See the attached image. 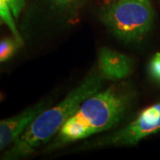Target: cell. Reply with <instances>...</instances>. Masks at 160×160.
Here are the masks:
<instances>
[{
  "instance_id": "obj_4",
  "label": "cell",
  "mask_w": 160,
  "mask_h": 160,
  "mask_svg": "<svg viewBox=\"0 0 160 160\" xmlns=\"http://www.w3.org/2000/svg\"><path fill=\"white\" fill-rule=\"evenodd\" d=\"M160 130V102L142 110L138 117L119 130L83 145L84 149L111 146H132Z\"/></svg>"
},
{
  "instance_id": "obj_5",
  "label": "cell",
  "mask_w": 160,
  "mask_h": 160,
  "mask_svg": "<svg viewBox=\"0 0 160 160\" xmlns=\"http://www.w3.org/2000/svg\"><path fill=\"white\" fill-rule=\"evenodd\" d=\"M46 102L36 104L28 108L22 113L12 118L0 121V151L12 144L23 131L27 128L29 123L39 114L41 111L46 109Z\"/></svg>"
},
{
  "instance_id": "obj_7",
  "label": "cell",
  "mask_w": 160,
  "mask_h": 160,
  "mask_svg": "<svg viewBox=\"0 0 160 160\" xmlns=\"http://www.w3.org/2000/svg\"><path fill=\"white\" fill-rule=\"evenodd\" d=\"M12 12L11 8L8 5L6 0H0V19L6 23L7 27L11 30V32L14 37V39L17 41L19 46H22L23 44V40L22 36L18 31L17 27L15 25L14 20L12 18Z\"/></svg>"
},
{
  "instance_id": "obj_11",
  "label": "cell",
  "mask_w": 160,
  "mask_h": 160,
  "mask_svg": "<svg viewBox=\"0 0 160 160\" xmlns=\"http://www.w3.org/2000/svg\"><path fill=\"white\" fill-rule=\"evenodd\" d=\"M6 1L11 8L12 15L15 18L19 17L21 12L22 11L23 7L25 6L26 0H6Z\"/></svg>"
},
{
  "instance_id": "obj_2",
  "label": "cell",
  "mask_w": 160,
  "mask_h": 160,
  "mask_svg": "<svg viewBox=\"0 0 160 160\" xmlns=\"http://www.w3.org/2000/svg\"><path fill=\"white\" fill-rule=\"evenodd\" d=\"M103 79L99 69L94 68L91 70L61 102L41 111L3 155L2 159H19L29 157L36 149L55 137L66 121L79 109L80 105L102 89Z\"/></svg>"
},
{
  "instance_id": "obj_8",
  "label": "cell",
  "mask_w": 160,
  "mask_h": 160,
  "mask_svg": "<svg viewBox=\"0 0 160 160\" xmlns=\"http://www.w3.org/2000/svg\"><path fill=\"white\" fill-rule=\"evenodd\" d=\"M19 45L15 39L5 38L0 41V62H3L12 56Z\"/></svg>"
},
{
  "instance_id": "obj_10",
  "label": "cell",
  "mask_w": 160,
  "mask_h": 160,
  "mask_svg": "<svg viewBox=\"0 0 160 160\" xmlns=\"http://www.w3.org/2000/svg\"><path fill=\"white\" fill-rule=\"evenodd\" d=\"M149 72L153 79L160 83V52L151 58L149 64Z\"/></svg>"
},
{
  "instance_id": "obj_6",
  "label": "cell",
  "mask_w": 160,
  "mask_h": 160,
  "mask_svg": "<svg viewBox=\"0 0 160 160\" xmlns=\"http://www.w3.org/2000/svg\"><path fill=\"white\" fill-rule=\"evenodd\" d=\"M133 62L129 56L108 47L101 48L98 69L104 79L119 81L131 75Z\"/></svg>"
},
{
  "instance_id": "obj_9",
  "label": "cell",
  "mask_w": 160,
  "mask_h": 160,
  "mask_svg": "<svg viewBox=\"0 0 160 160\" xmlns=\"http://www.w3.org/2000/svg\"><path fill=\"white\" fill-rule=\"evenodd\" d=\"M85 1L86 0H50L52 6L63 12H73Z\"/></svg>"
},
{
  "instance_id": "obj_1",
  "label": "cell",
  "mask_w": 160,
  "mask_h": 160,
  "mask_svg": "<svg viewBox=\"0 0 160 160\" xmlns=\"http://www.w3.org/2000/svg\"><path fill=\"white\" fill-rule=\"evenodd\" d=\"M135 93L127 83L113 85L86 99L58 132L47 151L61 149L116 126L132 106Z\"/></svg>"
},
{
  "instance_id": "obj_3",
  "label": "cell",
  "mask_w": 160,
  "mask_h": 160,
  "mask_svg": "<svg viewBox=\"0 0 160 160\" xmlns=\"http://www.w3.org/2000/svg\"><path fill=\"white\" fill-rule=\"evenodd\" d=\"M101 19L120 40L137 42L152 28L154 9L149 0H114L103 10Z\"/></svg>"
}]
</instances>
